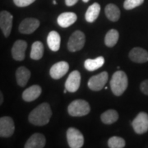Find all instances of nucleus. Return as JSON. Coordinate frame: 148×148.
Here are the masks:
<instances>
[{"label": "nucleus", "instance_id": "obj_8", "mask_svg": "<svg viewBox=\"0 0 148 148\" xmlns=\"http://www.w3.org/2000/svg\"><path fill=\"white\" fill-rule=\"evenodd\" d=\"M109 75L107 72H102L100 74L91 77L88 81V87L91 90L99 91L102 90L108 81Z\"/></svg>", "mask_w": 148, "mask_h": 148}, {"label": "nucleus", "instance_id": "obj_11", "mask_svg": "<svg viewBox=\"0 0 148 148\" xmlns=\"http://www.w3.org/2000/svg\"><path fill=\"white\" fill-rule=\"evenodd\" d=\"M40 27V21L36 18L28 17L24 19L19 25V32L22 34H32Z\"/></svg>", "mask_w": 148, "mask_h": 148}, {"label": "nucleus", "instance_id": "obj_2", "mask_svg": "<svg viewBox=\"0 0 148 148\" xmlns=\"http://www.w3.org/2000/svg\"><path fill=\"white\" fill-rule=\"evenodd\" d=\"M110 84L113 94L116 96H120L127 88L128 81L127 75L123 71H117L113 74Z\"/></svg>", "mask_w": 148, "mask_h": 148}, {"label": "nucleus", "instance_id": "obj_32", "mask_svg": "<svg viewBox=\"0 0 148 148\" xmlns=\"http://www.w3.org/2000/svg\"><path fill=\"white\" fill-rule=\"evenodd\" d=\"M82 1H83L84 3H87V2H89L90 0H82Z\"/></svg>", "mask_w": 148, "mask_h": 148}, {"label": "nucleus", "instance_id": "obj_26", "mask_svg": "<svg viewBox=\"0 0 148 148\" xmlns=\"http://www.w3.org/2000/svg\"><path fill=\"white\" fill-rule=\"evenodd\" d=\"M125 145L124 139L120 137H111L108 140V147L110 148H123Z\"/></svg>", "mask_w": 148, "mask_h": 148}, {"label": "nucleus", "instance_id": "obj_31", "mask_svg": "<svg viewBox=\"0 0 148 148\" xmlns=\"http://www.w3.org/2000/svg\"><path fill=\"white\" fill-rule=\"evenodd\" d=\"M3 93L0 90V106L3 104Z\"/></svg>", "mask_w": 148, "mask_h": 148}, {"label": "nucleus", "instance_id": "obj_7", "mask_svg": "<svg viewBox=\"0 0 148 148\" xmlns=\"http://www.w3.org/2000/svg\"><path fill=\"white\" fill-rule=\"evenodd\" d=\"M15 124L13 119L9 116L0 118V138H9L13 135Z\"/></svg>", "mask_w": 148, "mask_h": 148}, {"label": "nucleus", "instance_id": "obj_22", "mask_svg": "<svg viewBox=\"0 0 148 148\" xmlns=\"http://www.w3.org/2000/svg\"><path fill=\"white\" fill-rule=\"evenodd\" d=\"M107 18L111 21H117L120 17V10L115 4L110 3L105 8Z\"/></svg>", "mask_w": 148, "mask_h": 148}, {"label": "nucleus", "instance_id": "obj_29", "mask_svg": "<svg viewBox=\"0 0 148 148\" xmlns=\"http://www.w3.org/2000/svg\"><path fill=\"white\" fill-rule=\"evenodd\" d=\"M140 90L143 94L148 95V79L143 81L140 85Z\"/></svg>", "mask_w": 148, "mask_h": 148}, {"label": "nucleus", "instance_id": "obj_3", "mask_svg": "<svg viewBox=\"0 0 148 148\" xmlns=\"http://www.w3.org/2000/svg\"><path fill=\"white\" fill-rule=\"evenodd\" d=\"M90 111L89 103L84 100L73 101L68 107V112L71 116L82 117L87 115Z\"/></svg>", "mask_w": 148, "mask_h": 148}, {"label": "nucleus", "instance_id": "obj_14", "mask_svg": "<svg viewBox=\"0 0 148 148\" xmlns=\"http://www.w3.org/2000/svg\"><path fill=\"white\" fill-rule=\"evenodd\" d=\"M128 57L134 63L143 64V63L148 62V52L143 48H133L129 52Z\"/></svg>", "mask_w": 148, "mask_h": 148}, {"label": "nucleus", "instance_id": "obj_20", "mask_svg": "<svg viewBox=\"0 0 148 148\" xmlns=\"http://www.w3.org/2000/svg\"><path fill=\"white\" fill-rule=\"evenodd\" d=\"M100 12H101V5L98 3H94L88 8V9L86 12L85 18L86 21L90 23L94 22L99 16Z\"/></svg>", "mask_w": 148, "mask_h": 148}, {"label": "nucleus", "instance_id": "obj_27", "mask_svg": "<svg viewBox=\"0 0 148 148\" xmlns=\"http://www.w3.org/2000/svg\"><path fill=\"white\" fill-rule=\"evenodd\" d=\"M144 0H125L123 3V8L126 10H131L138 6L142 5Z\"/></svg>", "mask_w": 148, "mask_h": 148}, {"label": "nucleus", "instance_id": "obj_28", "mask_svg": "<svg viewBox=\"0 0 148 148\" xmlns=\"http://www.w3.org/2000/svg\"><path fill=\"white\" fill-rule=\"evenodd\" d=\"M36 0H13V3H15V5L19 8H24L31 5Z\"/></svg>", "mask_w": 148, "mask_h": 148}, {"label": "nucleus", "instance_id": "obj_13", "mask_svg": "<svg viewBox=\"0 0 148 148\" xmlns=\"http://www.w3.org/2000/svg\"><path fill=\"white\" fill-rule=\"evenodd\" d=\"M69 69V64L65 61H60L54 64L49 70L50 77L53 79L58 80L63 77L68 73Z\"/></svg>", "mask_w": 148, "mask_h": 148}, {"label": "nucleus", "instance_id": "obj_1", "mask_svg": "<svg viewBox=\"0 0 148 148\" xmlns=\"http://www.w3.org/2000/svg\"><path fill=\"white\" fill-rule=\"evenodd\" d=\"M52 116V110L48 103H42L35 108L28 116L29 122L36 126L46 125Z\"/></svg>", "mask_w": 148, "mask_h": 148}, {"label": "nucleus", "instance_id": "obj_21", "mask_svg": "<svg viewBox=\"0 0 148 148\" xmlns=\"http://www.w3.org/2000/svg\"><path fill=\"white\" fill-rule=\"evenodd\" d=\"M105 64V58L102 56H100L98 58L91 59V58H88L85 61L84 66L85 69L87 71H95L97 69H101V67Z\"/></svg>", "mask_w": 148, "mask_h": 148}, {"label": "nucleus", "instance_id": "obj_30", "mask_svg": "<svg viewBox=\"0 0 148 148\" xmlns=\"http://www.w3.org/2000/svg\"><path fill=\"white\" fill-rule=\"evenodd\" d=\"M77 2H78V0H65V3H66V5L69 6V7L75 5Z\"/></svg>", "mask_w": 148, "mask_h": 148}, {"label": "nucleus", "instance_id": "obj_19", "mask_svg": "<svg viewBox=\"0 0 148 148\" xmlns=\"http://www.w3.org/2000/svg\"><path fill=\"white\" fill-rule=\"evenodd\" d=\"M47 44L49 48L53 52L58 51L60 48V44H61V37L58 32L52 31L49 33L47 36Z\"/></svg>", "mask_w": 148, "mask_h": 148}, {"label": "nucleus", "instance_id": "obj_15", "mask_svg": "<svg viewBox=\"0 0 148 148\" xmlns=\"http://www.w3.org/2000/svg\"><path fill=\"white\" fill-rule=\"evenodd\" d=\"M46 143L45 137L41 133H34L27 140L25 144V148H43L45 147Z\"/></svg>", "mask_w": 148, "mask_h": 148}, {"label": "nucleus", "instance_id": "obj_17", "mask_svg": "<svg viewBox=\"0 0 148 148\" xmlns=\"http://www.w3.org/2000/svg\"><path fill=\"white\" fill-rule=\"evenodd\" d=\"M77 19V16L74 12H63L58 16V24L61 27L67 28L72 26L73 23L76 22Z\"/></svg>", "mask_w": 148, "mask_h": 148}, {"label": "nucleus", "instance_id": "obj_25", "mask_svg": "<svg viewBox=\"0 0 148 148\" xmlns=\"http://www.w3.org/2000/svg\"><path fill=\"white\" fill-rule=\"evenodd\" d=\"M119 34L115 29H112L106 33L105 37V44L108 47H114L119 40Z\"/></svg>", "mask_w": 148, "mask_h": 148}, {"label": "nucleus", "instance_id": "obj_4", "mask_svg": "<svg viewBox=\"0 0 148 148\" xmlns=\"http://www.w3.org/2000/svg\"><path fill=\"white\" fill-rule=\"evenodd\" d=\"M86 42L85 34L81 31L74 32L70 36L68 42V49L70 52H77L84 47Z\"/></svg>", "mask_w": 148, "mask_h": 148}, {"label": "nucleus", "instance_id": "obj_6", "mask_svg": "<svg viewBox=\"0 0 148 148\" xmlns=\"http://www.w3.org/2000/svg\"><path fill=\"white\" fill-rule=\"evenodd\" d=\"M134 131L138 134H143L148 131V114L145 112H140L132 122Z\"/></svg>", "mask_w": 148, "mask_h": 148}, {"label": "nucleus", "instance_id": "obj_9", "mask_svg": "<svg viewBox=\"0 0 148 148\" xmlns=\"http://www.w3.org/2000/svg\"><path fill=\"white\" fill-rule=\"evenodd\" d=\"M13 16L8 11L0 12V29L3 33L4 36L8 37L10 36L12 27Z\"/></svg>", "mask_w": 148, "mask_h": 148}, {"label": "nucleus", "instance_id": "obj_18", "mask_svg": "<svg viewBox=\"0 0 148 148\" xmlns=\"http://www.w3.org/2000/svg\"><path fill=\"white\" fill-rule=\"evenodd\" d=\"M31 77V71L25 67H19L16 71V79L18 86L21 87L27 84Z\"/></svg>", "mask_w": 148, "mask_h": 148}, {"label": "nucleus", "instance_id": "obj_10", "mask_svg": "<svg viewBox=\"0 0 148 148\" xmlns=\"http://www.w3.org/2000/svg\"><path fill=\"white\" fill-rule=\"evenodd\" d=\"M27 43L25 40H18L13 44L12 48V56L16 61H22L26 57Z\"/></svg>", "mask_w": 148, "mask_h": 148}, {"label": "nucleus", "instance_id": "obj_16", "mask_svg": "<svg viewBox=\"0 0 148 148\" xmlns=\"http://www.w3.org/2000/svg\"><path fill=\"white\" fill-rule=\"evenodd\" d=\"M41 92H42V89L39 85H33L23 91L22 99L27 102H32L36 100L41 95Z\"/></svg>", "mask_w": 148, "mask_h": 148}, {"label": "nucleus", "instance_id": "obj_24", "mask_svg": "<svg viewBox=\"0 0 148 148\" xmlns=\"http://www.w3.org/2000/svg\"><path fill=\"white\" fill-rule=\"evenodd\" d=\"M44 54V45L40 41H36L32 44L30 57L34 60H39L43 57Z\"/></svg>", "mask_w": 148, "mask_h": 148}, {"label": "nucleus", "instance_id": "obj_5", "mask_svg": "<svg viewBox=\"0 0 148 148\" xmlns=\"http://www.w3.org/2000/svg\"><path fill=\"white\" fill-rule=\"evenodd\" d=\"M67 140L71 148H81L84 144L82 133L75 127H69L67 130Z\"/></svg>", "mask_w": 148, "mask_h": 148}, {"label": "nucleus", "instance_id": "obj_12", "mask_svg": "<svg viewBox=\"0 0 148 148\" xmlns=\"http://www.w3.org/2000/svg\"><path fill=\"white\" fill-rule=\"evenodd\" d=\"M81 84V74L77 71H73L69 74L65 82V88L69 92H76L79 89Z\"/></svg>", "mask_w": 148, "mask_h": 148}, {"label": "nucleus", "instance_id": "obj_33", "mask_svg": "<svg viewBox=\"0 0 148 148\" xmlns=\"http://www.w3.org/2000/svg\"><path fill=\"white\" fill-rule=\"evenodd\" d=\"M53 4H57V2L56 1H53Z\"/></svg>", "mask_w": 148, "mask_h": 148}, {"label": "nucleus", "instance_id": "obj_23", "mask_svg": "<svg viewBox=\"0 0 148 148\" xmlns=\"http://www.w3.org/2000/svg\"><path fill=\"white\" fill-rule=\"evenodd\" d=\"M101 119L105 124H112L119 119V114L114 110H108L101 114Z\"/></svg>", "mask_w": 148, "mask_h": 148}]
</instances>
